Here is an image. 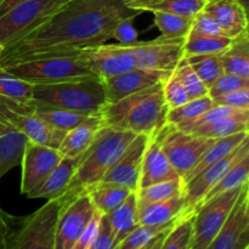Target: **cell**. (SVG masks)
<instances>
[{"label":"cell","instance_id":"25","mask_svg":"<svg viewBox=\"0 0 249 249\" xmlns=\"http://www.w3.org/2000/svg\"><path fill=\"white\" fill-rule=\"evenodd\" d=\"M243 131H249V109H237L230 116L218 119L213 123L192 128L186 133L208 139H221Z\"/></svg>","mask_w":249,"mask_h":249},{"label":"cell","instance_id":"39","mask_svg":"<svg viewBox=\"0 0 249 249\" xmlns=\"http://www.w3.org/2000/svg\"><path fill=\"white\" fill-rule=\"evenodd\" d=\"M214 105L215 102L209 95L198 97V99H191L181 106L170 108L167 114V123L179 125L181 123L194 121L197 117L208 111L209 108H212Z\"/></svg>","mask_w":249,"mask_h":249},{"label":"cell","instance_id":"8","mask_svg":"<svg viewBox=\"0 0 249 249\" xmlns=\"http://www.w3.org/2000/svg\"><path fill=\"white\" fill-rule=\"evenodd\" d=\"M0 117L29 141L58 150L67 131L46 123L34 111L32 104H23L0 95Z\"/></svg>","mask_w":249,"mask_h":249},{"label":"cell","instance_id":"4","mask_svg":"<svg viewBox=\"0 0 249 249\" xmlns=\"http://www.w3.org/2000/svg\"><path fill=\"white\" fill-rule=\"evenodd\" d=\"M32 104L100 116L107 100L102 79L92 77L57 84L34 85Z\"/></svg>","mask_w":249,"mask_h":249},{"label":"cell","instance_id":"16","mask_svg":"<svg viewBox=\"0 0 249 249\" xmlns=\"http://www.w3.org/2000/svg\"><path fill=\"white\" fill-rule=\"evenodd\" d=\"M79 56L100 78L112 77L136 67L129 51L121 44H100L79 49Z\"/></svg>","mask_w":249,"mask_h":249},{"label":"cell","instance_id":"18","mask_svg":"<svg viewBox=\"0 0 249 249\" xmlns=\"http://www.w3.org/2000/svg\"><path fill=\"white\" fill-rule=\"evenodd\" d=\"M172 72L147 70V68L134 67L119 74L102 79L107 104L116 102L123 97L146 89L156 83L167 79Z\"/></svg>","mask_w":249,"mask_h":249},{"label":"cell","instance_id":"20","mask_svg":"<svg viewBox=\"0 0 249 249\" xmlns=\"http://www.w3.org/2000/svg\"><path fill=\"white\" fill-rule=\"evenodd\" d=\"M179 178L180 175L178 174L165 156L157 134L151 135L145 156H143L139 189L157 184V182L179 179Z\"/></svg>","mask_w":249,"mask_h":249},{"label":"cell","instance_id":"13","mask_svg":"<svg viewBox=\"0 0 249 249\" xmlns=\"http://www.w3.org/2000/svg\"><path fill=\"white\" fill-rule=\"evenodd\" d=\"M249 155V138L246 139L235 151L224 157L223 160L213 163L203 170L184 182V199L186 213H194L195 209L202 203L204 197L221 179L224 174L236 162Z\"/></svg>","mask_w":249,"mask_h":249},{"label":"cell","instance_id":"15","mask_svg":"<svg viewBox=\"0 0 249 249\" xmlns=\"http://www.w3.org/2000/svg\"><path fill=\"white\" fill-rule=\"evenodd\" d=\"M62 155L56 148L29 141L22 158L21 194L28 195L39 186L60 162Z\"/></svg>","mask_w":249,"mask_h":249},{"label":"cell","instance_id":"1","mask_svg":"<svg viewBox=\"0 0 249 249\" xmlns=\"http://www.w3.org/2000/svg\"><path fill=\"white\" fill-rule=\"evenodd\" d=\"M141 12L124 0H70L48 21L6 46L0 67L49 56L77 55L79 49L105 44L119 19Z\"/></svg>","mask_w":249,"mask_h":249},{"label":"cell","instance_id":"40","mask_svg":"<svg viewBox=\"0 0 249 249\" xmlns=\"http://www.w3.org/2000/svg\"><path fill=\"white\" fill-rule=\"evenodd\" d=\"M33 84L15 77L0 67V95L23 104H32Z\"/></svg>","mask_w":249,"mask_h":249},{"label":"cell","instance_id":"23","mask_svg":"<svg viewBox=\"0 0 249 249\" xmlns=\"http://www.w3.org/2000/svg\"><path fill=\"white\" fill-rule=\"evenodd\" d=\"M208 0H124L130 10L139 12H168L194 18Z\"/></svg>","mask_w":249,"mask_h":249},{"label":"cell","instance_id":"29","mask_svg":"<svg viewBox=\"0 0 249 249\" xmlns=\"http://www.w3.org/2000/svg\"><path fill=\"white\" fill-rule=\"evenodd\" d=\"M224 72L232 73L249 80V36L245 32L231 43L230 48L221 53Z\"/></svg>","mask_w":249,"mask_h":249},{"label":"cell","instance_id":"50","mask_svg":"<svg viewBox=\"0 0 249 249\" xmlns=\"http://www.w3.org/2000/svg\"><path fill=\"white\" fill-rule=\"evenodd\" d=\"M22 1H26V0H1L0 1V16H2L5 12L9 11L10 9H12V7L16 6L17 4Z\"/></svg>","mask_w":249,"mask_h":249},{"label":"cell","instance_id":"37","mask_svg":"<svg viewBox=\"0 0 249 249\" xmlns=\"http://www.w3.org/2000/svg\"><path fill=\"white\" fill-rule=\"evenodd\" d=\"M186 61L194 68L202 82L209 89L212 84L224 73L221 53H208V55L186 56Z\"/></svg>","mask_w":249,"mask_h":249},{"label":"cell","instance_id":"53","mask_svg":"<svg viewBox=\"0 0 249 249\" xmlns=\"http://www.w3.org/2000/svg\"><path fill=\"white\" fill-rule=\"evenodd\" d=\"M0 1H1V0H0Z\"/></svg>","mask_w":249,"mask_h":249},{"label":"cell","instance_id":"44","mask_svg":"<svg viewBox=\"0 0 249 249\" xmlns=\"http://www.w3.org/2000/svg\"><path fill=\"white\" fill-rule=\"evenodd\" d=\"M136 16L138 15H131V16H126L119 19L112 31V39H116L118 44H122V45L131 44L138 40V31L133 24L134 18Z\"/></svg>","mask_w":249,"mask_h":249},{"label":"cell","instance_id":"43","mask_svg":"<svg viewBox=\"0 0 249 249\" xmlns=\"http://www.w3.org/2000/svg\"><path fill=\"white\" fill-rule=\"evenodd\" d=\"M243 87H249L248 79H243V78L232 74V73L224 72L223 74L209 87L208 95L212 99H214V97L228 94V92L233 91V90H237Z\"/></svg>","mask_w":249,"mask_h":249},{"label":"cell","instance_id":"27","mask_svg":"<svg viewBox=\"0 0 249 249\" xmlns=\"http://www.w3.org/2000/svg\"><path fill=\"white\" fill-rule=\"evenodd\" d=\"M174 223L165 224V225H145V224H139L119 243L117 249H160L168 231L170 230V228H172Z\"/></svg>","mask_w":249,"mask_h":249},{"label":"cell","instance_id":"3","mask_svg":"<svg viewBox=\"0 0 249 249\" xmlns=\"http://www.w3.org/2000/svg\"><path fill=\"white\" fill-rule=\"evenodd\" d=\"M135 136L131 131L102 125L89 147L80 155L72 180L60 196L62 201H68L99 184Z\"/></svg>","mask_w":249,"mask_h":249},{"label":"cell","instance_id":"12","mask_svg":"<svg viewBox=\"0 0 249 249\" xmlns=\"http://www.w3.org/2000/svg\"><path fill=\"white\" fill-rule=\"evenodd\" d=\"M94 212V203L87 191L66 201L58 215L55 249L74 248Z\"/></svg>","mask_w":249,"mask_h":249},{"label":"cell","instance_id":"36","mask_svg":"<svg viewBox=\"0 0 249 249\" xmlns=\"http://www.w3.org/2000/svg\"><path fill=\"white\" fill-rule=\"evenodd\" d=\"M194 18L168 12H153V22L160 34L169 39H185L192 28Z\"/></svg>","mask_w":249,"mask_h":249},{"label":"cell","instance_id":"41","mask_svg":"<svg viewBox=\"0 0 249 249\" xmlns=\"http://www.w3.org/2000/svg\"><path fill=\"white\" fill-rule=\"evenodd\" d=\"M175 74L180 79V82L184 85L185 90H186L189 99H198V97L207 96L208 95V88L201 80V78L197 75L194 68L189 65L186 58L179 63L177 68H175Z\"/></svg>","mask_w":249,"mask_h":249},{"label":"cell","instance_id":"52","mask_svg":"<svg viewBox=\"0 0 249 249\" xmlns=\"http://www.w3.org/2000/svg\"><path fill=\"white\" fill-rule=\"evenodd\" d=\"M2 50H4V48H2V46L0 45V55H1V53H2Z\"/></svg>","mask_w":249,"mask_h":249},{"label":"cell","instance_id":"11","mask_svg":"<svg viewBox=\"0 0 249 249\" xmlns=\"http://www.w3.org/2000/svg\"><path fill=\"white\" fill-rule=\"evenodd\" d=\"M184 41L185 39H169L160 36L153 40H136L123 46L134 58L136 67L173 72L185 58Z\"/></svg>","mask_w":249,"mask_h":249},{"label":"cell","instance_id":"9","mask_svg":"<svg viewBox=\"0 0 249 249\" xmlns=\"http://www.w3.org/2000/svg\"><path fill=\"white\" fill-rule=\"evenodd\" d=\"M157 136L165 156L184 181L215 140L186 133L169 123L158 131Z\"/></svg>","mask_w":249,"mask_h":249},{"label":"cell","instance_id":"24","mask_svg":"<svg viewBox=\"0 0 249 249\" xmlns=\"http://www.w3.org/2000/svg\"><path fill=\"white\" fill-rule=\"evenodd\" d=\"M104 125L100 116H90L83 123L66 133L58 152L62 157H78L90 146L99 129Z\"/></svg>","mask_w":249,"mask_h":249},{"label":"cell","instance_id":"26","mask_svg":"<svg viewBox=\"0 0 249 249\" xmlns=\"http://www.w3.org/2000/svg\"><path fill=\"white\" fill-rule=\"evenodd\" d=\"M106 215L116 235L117 248H118L119 243L140 224L136 191L130 192L118 207H116Z\"/></svg>","mask_w":249,"mask_h":249},{"label":"cell","instance_id":"47","mask_svg":"<svg viewBox=\"0 0 249 249\" xmlns=\"http://www.w3.org/2000/svg\"><path fill=\"white\" fill-rule=\"evenodd\" d=\"M191 31L198 34H204V36H225L213 17L204 10H202L194 17Z\"/></svg>","mask_w":249,"mask_h":249},{"label":"cell","instance_id":"31","mask_svg":"<svg viewBox=\"0 0 249 249\" xmlns=\"http://www.w3.org/2000/svg\"><path fill=\"white\" fill-rule=\"evenodd\" d=\"M249 138V131H243V133L235 134V135L226 136V138L221 139H215L214 142L212 143L211 147L206 151L203 156L201 157V160H198V163L196 164V167L192 169V172L190 173L187 179L185 181H187L189 179H191L192 177H195L196 174H198L201 170H203L204 168L208 167V165L213 164V163L218 162V160H223L224 157H226L228 155H230L232 151H235L246 139ZM184 181V182H185Z\"/></svg>","mask_w":249,"mask_h":249},{"label":"cell","instance_id":"10","mask_svg":"<svg viewBox=\"0 0 249 249\" xmlns=\"http://www.w3.org/2000/svg\"><path fill=\"white\" fill-rule=\"evenodd\" d=\"M243 185L218 195L195 209L194 242L191 249H209V246L230 214Z\"/></svg>","mask_w":249,"mask_h":249},{"label":"cell","instance_id":"49","mask_svg":"<svg viewBox=\"0 0 249 249\" xmlns=\"http://www.w3.org/2000/svg\"><path fill=\"white\" fill-rule=\"evenodd\" d=\"M17 218L5 213L0 208V249H6L7 241H9L10 235H11L14 226L16 224Z\"/></svg>","mask_w":249,"mask_h":249},{"label":"cell","instance_id":"17","mask_svg":"<svg viewBox=\"0 0 249 249\" xmlns=\"http://www.w3.org/2000/svg\"><path fill=\"white\" fill-rule=\"evenodd\" d=\"M150 136L147 134H138L105 174L101 181L122 185L131 191H138L143 156Z\"/></svg>","mask_w":249,"mask_h":249},{"label":"cell","instance_id":"45","mask_svg":"<svg viewBox=\"0 0 249 249\" xmlns=\"http://www.w3.org/2000/svg\"><path fill=\"white\" fill-rule=\"evenodd\" d=\"M214 102L221 106H228L235 109H249V87L240 88L237 90L214 97Z\"/></svg>","mask_w":249,"mask_h":249},{"label":"cell","instance_id":"6","mask_svg":"<svg viewBox=\"0 0 249 249\" xmlns=\"http://www.w3.org/2000/svg\"><path fill=\"white\" fill-rule=\"evenodd\" d=\"M63 203L61 197L48 199L34 213L17 218L6 249H55L56 229Z\"/></svg>","mask_w":249,"mask_h":249},{"label":"cell","instance_id":"33","mask_svg":"<svg viewBox=\"0 0 249 249\" xmlns=\"http://www.w3.org/2000/svg\"><path fill=\"white\" fill-rule=\"evenodd\" d=\"M249 177V155H246L245 157L241 158L238 162H236L225 174L221 177V179L214 185L213 189L207 194L204 197L202 203L208 199L213 198V197L218 196V195L224 194L230 190L237 189V187L242 186L243 184L248 182ZM201 203V204H202Z\"/></svg>","mask_w":249,"mask_h":249},{"label":"cell","instance_id":"46","mask_svg":"<svg viewBox=\"0 0 249 249\" xmlns=\"http://www.w3.org/2000/svg\"><path fill=\"white\" fill-rule=\"evenodd\" d=\"M91 249H117L116 235L106 214H102L100 219L99 230Z\"/></svg>","mask_w":249,"mask_h":249},{"label":"cell","instance_id":"51","mask_svg":"<svg viewBox=\"0 0 249 249\" xmlns=\"http://www.w3.org/2000/svg\"><path fill=\"white\" fill-rule=\"evenodd\" d=\"M12 129H14V128H12V126H10L9 124H7L6 122H5L4 119L0 117V135H1V134H5L6 131L12 130Z\"/></svg>","mask_w":249,"mask_h":249},{"label":"cell","instance_id":"42","mask_svg":"<svg viewBox=\"0 0 249 249\" xmlns=\"http://www.w3.org/2000/svg\"><path fill=\"white\" fill-rule=\"evenodd\" d=\"M163 94H164L165 102L169 109L181 106L190 100L184 85L180 82L174 71L163 82Z\"/></svg>","mask_w":249,"mask_h":249},{"label":"cell","instance_id":"32","mask_svg":"<svg viewBox=\"0 0 249 249\" xmlns=\"http://www.w3.org/2000/svg\"><path fill=\"white\" fill-rule=\"evenodd\" d=\"M232 40L226 36H204L190 31L184 41L185 57L191 55L223 53L230 48Z\"/></svg>","mask_w":249,"mask_h":249},{"label":"cell","instance_id":"28","mask_svg":"<svg viewBox=\"0 0 249 249\" xmlns=\"http://www.w3.org/2000/svg\"><path fill=\"white\" fill-rule=\"evenodd\" d=\"M28 138L21 131L12 129L0 135V179L22 163Z\"/></svg>","mask_w":249,"mask_h":249},{"label":"cell","instance_id":"35","mask_svg":"<svg viewBox=\"0 0 249 249\" xmlns=\"http://www.w3.org/2000/svg\"><path fill=\"white\" fill-rule=\"evenodd\" d=\"M194 242V213L180 216L168 231L160 249H191Z\"/></svg>","mask_w":249,"mask_h":249},{"label":"cell","instance_id":"38","mask_svg":"<svg viewBox=\"0 0 249 249\" xmlns=\"http://www.w3.org/2000/svg\"><path fill=\"white\" fill-rule=\"evenodd\" d=\"M33 105V104H32ZM34 111L40 117L41 119L49 123L55 128L61 129V130L68 131L71 129L75 128L80 123L89 118L90 116L79 112L68 111V109L62 108H53V107H44V106H34Z\"/></svg>","mask_w":249,"mask_h":249},{"label":"cell","instance_id":"5","mask_svg":"<svg viewBox=\"0 0 249 249\" xmlns=\"http://www.w3.org/2000/svg\"><path fill=\"white\" fill-rule=\"evenodd\" d=\"M2 68L15 77L33 85L57 84L97 77L82 60L79 53L77 55L33 58L2 66Z\"/></svg>","mask_w":249,"mask_h":249},{"label":"cell","instance_id":"34","mask_svg":"<svg viewBox=\"0 0 249 249\" xmlns=\"http://www.w3.org/2000/svg\"><path fill=\"white\" fill-rule=\"evenodd\" d=\"M184 194V180L181 178L168 181L157 182L150 186L141 187L136 191L138 195V207L155 202L165 201L168 198Z\"/></svg>","mask_w":249,"mask_h":249},{"label":"cell","instance_id":"19","mask_svg":"<svg viewBox=\"0 0 249 249\" xmlns=\"http://www.w3.org/2000/svg\"><path fill=\"white\" fill-rule=\"evenodd\" d=\"M223 33L231 39L248 32V17L241 0H208L204 6Z\"/></svg>","mask_w":249,"mask_h":249},{"label":"cell","instance_id":"30","mask_svg":"<svg viewBox=\"0 0 249 249\" xmlns=\"http://www.w3.org/2000/svg\"><path fill=\"white\" fill-rule=\"evenodd\" d=\"M87 192L90 195L95 209L102 214H107L118 207L133 191L122 185L100 181L87 190Z\"/></svg>","mask_w":249,"mask_h":249},{"label":"cell","instance_id":"2","mask_svg":"<svg viewBox=\"0 0 249 249\" xmlns=\"http://www.w3.org/2000/svg\"><path fill=\"white\" fill-rule=\"evenodd\" d=\"M163 82L105 105L100 114L102 124L136 135L157 134L167 124L169 111L163 94Z\"/></svg>","mask_w":249,"mask_h":249},{"label":"cell","instance_id":"7","mask_svg":"<svg viewBox=\"0 0 249 249\" xmlns=\"http://www.w3.org/2000/svg\"><path fill=\"white\" fill-rule=\"evenodd\" d=\"M70 0H26L0 16V45H11L48 21Z\"/></svg>","mask_w":249,"mask_h":249},{"label":"cell","instance_id":"21","mask_svg":"<svg viewBox=\"0 0 249 249\" xmlns=\"http://www.w3.org/2000/svg\"><path fill=\"white\" fill-rule=\"evenodd\" d=\"M80 156L78 157H62L53 172L36 189L27 195L28 198L53 199L62 196L70 185L75 172Z\"/></svg>","mask_w":249,"mask_h":249},{"label":"cell","instance_id":"22","mask_svg":"<svg viewBox=\"0 0 249 249\" xmlns=\"http://www.w3.org/2000/svg\"><path fill=\"white\" fill-rule=\"evenodd\" d=\"M138 208L139 221L145 225H165L177 221L184 214H189L186 213L184 194Z\"/></svg>","mask_w":249,"mask_h":249},{"label":"cell","instance_id":"14","mask_svg":"<svg viewBox=\"0 0 249 249\" xmlns=\"http://www.w3.org/2000/svg\"><path fill=\"white\" fill-rule=\"evenodd\" d=\"M249 248V182H246L209 249Z\"/></svg>","mask_w":249,"mask_h":249},{"label":"cell","instance_id":"48","mask_svg":"<svg viewBox=\"0 0 249 249\" xmlns=\"http://www.w3.org/2000/svg\"><path fill=\"white\" fill-rule=\"evenodd\" d=\"M101 215H102L101 212L95 209L91 219H90L88 225L85 226V229L83 230L79 240L77 241V243H75L74 248L73 249H91L92 248V245H94L95 238H96V235H97V230H99Z\"/></svg>","mask_w":249,"mask_h":249}]
</instances>
